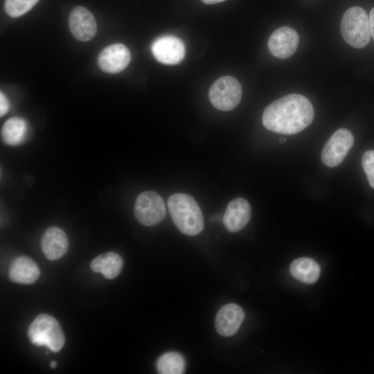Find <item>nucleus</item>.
<instances>
[{"instance_id":"1","label":"nucleus","mask_w":374,"mask_h":374,"mask_svg":"<svg viewBox=\"0 0 374 374\" xmlns=\"http://www.w3.org/2000/svg\"><path fill=\"white\" fill-rule=\"evenodd\" d=\"M314 111L305 96L292 93L269 104L264 110L262 122L268 130L283 134H295L311 124Z\"/></svg>"},{"instance_id":"2","label":"nucleus","mask_w":374,"mask_h":374,"mask_svg":"<svg viewBox=\"0 0 374 374\" xmlns=\"http://www.w3.org/2000/svg\"><path fill=\"white\" fill-rule=\"evenodd\" d=\"M168 206L174 224L181 233L193 236L203 230V214L192 196L186 193L173 194L168 199Z\"/></svg>"},{"instance_id":"3","label":"nucleus","mask_w":374,"mask_h":374,"mask_svg":"<svg viewBox=\"0 0 374 374\" xmlns=\"http://www.w3.org/2000/svg\"><path fill=\"white\" fill-rule=\"evenodd\" d=\"M340 29L344 39L352 47L362 48L370 42L369 18L361 7H351L344 12Z\"/></svg>"},{"instance_id":"4","label":"nucleus","mask_w":374,"mask_h":374,"mask_svg":"<svg viewBox=\"0 0 374 374\" xmlns=\"http://www.w3.org/2000/svg\"><path fill=\"white\" fill-rule=\"evenodd\" d=\"M28 337L32 344L48 347L58 352L64 344V335L58 321L52 316L42 314L37 317L28 328Z\"/></svg>"},{"instance_id":"5","label":"nucleus","mask_w":374,"mask_h":374,"mask_svg":"<svg viewBox=\"0 0 374 374\" xmlns=\"http://www.w3.org/2000/svg\"><path fill=\"white\" fill-rule=\"evenodd\" d=\"M242 89L239 81L229 75L215 80L210 87L208 98L211 104L221 111H230L240 102Z\"/></svg>"},{"instance_id":"6","label":"nucleus","mask_w":374,"mask_h":374,"mask_svg":"<svg viewBox=\"0 0 374 374\" xmlns=\"http://www.w3.org/2000/svg\"><path fill=\"white\" fill-rule=\"evenodd\" d=\"M136 220L144 226H154L161 222L166 215V207L161 197L148 190L139 195L134 204Z\"/></svg>"},{"instance_id":"7","label":"nucleus","mask_w":374,"mask_h":374,"mask_svg":"<svg viewBox=\"0 0 374 374\" xmlns=\"http://www.w3.org/2000/svg\"><path fill=\"white\" fill-rule=\"evenodd\" d=\"M354 143V137L347 129L341 128L334 132L326 143L322 152L321 160L328 167L340 164Z\"/></svg>"},{"instance_id":"8","label":"nucleus","mask_w":374,"mask_h":374,"mask_svg":"<svg viewBox=\"0 0 374 374\" xmlns=\"http://www.w3.org/2000/svg\"><path fill=\"white\" fill-rule=\"evenodd\" d=\"M151 51L158 62L167 65H175L183 60L185 46L179 37L166 35L154 40Z\"/></svg>"},{"instance_id":"9","label":"nucleus","mask_w":374,"mask_h":374,"mask_svg":"<svg viewBox=\"0 0 374 374\" xmlns=\"http://www.w3.org/2000/svg\"><path fill=\"white\" fill-rule=\"evenodd\" d=\"M299 36L297 32L288 26L275 30L268 40L270 53L276 57L285 59L292 56L297 49Z\"/></svg>"},{"instance_id":"10","label":"nucleus","mask_w":374,"mask_h":374,"mask_svg":"<svg viewBox=\"0 0 374 374\" xmlns=\"http://www.w3.org/2000/svg\"><path fill=\"white\" fill-rule=\"evenodd\" d=\"M130 60L131 54L128 48L117 43L107 46L100 51L98 64L104 72L117 73L124 70Z\"/></svg>"},{"instance_id":"11","label":"nucleus","mask_w":374,"mask_h":374,"mask_svg":"<svg viewBox=\"0 0 374 374\" xmlns=\"http://www.w3.org/2000/svg\"><path fill=\"white\" fill-rule=\"evenodd\" d=\"M69 25L73 36L81 42L91 40L97 32V24L93 15L83 6H76L71 10Z\"/></svg>"},{"instance_id":"12","label":"nucleus","mask_w":374,"mask_h":374,"mask_svg":"<svg viewBox=\"0 0 374 374\" xmlns=\"http://www.w3.org/2000/svg\"><path fill=\"white\" fill-rule=\"evenodd\" d=\"M244 317L243 309L237 304L229 303L217 312L215 326L219 335L230 337L239 330Z\"/></svg>"},{"instance_id":"13","label":"nucleus","mask_w":374,"mask_h":374,"mask_svg":"<svg viewBox=\"0 0 374 374\" xmlns=\"http://www.w3.org/2000/svg\"><path fill=\"white\" fill-rule=\"evenodd\" d=\"M251 214V206L243 198H235L231 201L226 208L223 223L229 232L242 230L249 222Z\"/></svg>"},{"instance_id":"14","label":"nucleus","mask_w":374,"mask_h":374,"mask_svg":"<svg viewBox=\"0 0 374 374\" xmlns=\"http://www.w3.org/2000/svg\"><path fill=\"white\" fill-rule=\"evenodd\" d=\"M41 247L46 258L50 260H57L68 251V237L62 229L57 226L49 227L42 235Z\"/></svg>"},{"instance_id":"15","label":"nucleus","mask_w":374,"mask_h":374,"mask_svg":"<svg viewBox=\"0 0 374 374\" xmlns=\"http://www.w3.org/2000/svg\"><path fill=\"white\" fill-rule=\"evenodd\" d=\"M10 279L17 283L32 284L39 276L36 263L27 256H19L13 260L9 268Z\"/></svg>"},{"instance_id":"16","label":"nucleus","mask_w":374,"mask_h":374,"mask_svg":"<svg viewBox=\"0 0 374 374\" xmlns=\"http://www.w3.org/2000/svg\"><path fill=\"white\" fill-rule=\"evenodd\" d=\"M123 261L120 255L110 251L96 257L91 262V269L101 273L106 278L113 279L120 274Z\"/></svg>"},{"instance_id":"17","label":"nucleus","mask_w":374,"mask_h":374,"mask_svg":"<svg viewBox=\"0 0 374 374\" xmlns=\"http://www.w3.org/2000/svg\"><path fill=\"white\" fill-rule=\"evenodd\" d=\"M291 274L296 280L306 284L315 283L320 276V267L312 258L302 257L293 260L290 265Z\"/></svg>"},{"instance_id":"18","label":"nucleus","mask_w":374,"mask_h":374,"mask_svg":"<svg viewBox=\"0 0 374 374\" xmlns=\"http://www.w3.org/2000/svg\"><path fill=\"white\" fill-rule=\"evenodd\" d=\"M28 136V124L22 118L12 117L7 120L1 129L3 142L9 145H19L25 142Z\"/></svg>"},{"instance_id":"19","label":"nucleus","mask_w":374,"mask_h":374,"mask_svg":"<svg viewBox=\"0 0 374 374\" xmlns=\"http://www.w3.org/2000/svg\"><path fill=\"white\" fill-rule=\"evenodd\" d=\"M185 368L184 357L175 351L163 354L157 362V370L161 374H181Z\"/></svg>"},{"instance_id":"20","label":"nucleus","mask_w":374,"mask_h":374,"mask_svg":"<svg viewBox=\"0 0 374 374\" xmlns=\"http://www.w3.org/2000/svg\"><path fill=\"white\" fill-rule=\"evenodd\" d=\"M39 0H6L4 9L11 17H17L31 10Z\"/></svg>"},{"instance_id":"21","label":"nucleus","mask_w":374,"mask_h":374,"mask_svg":"<svg viewBox=\"0 0 374 374\" xmlns=\"http://www.w3.org/2000/svg\"><path fill=\"white\" fill-rule=\"evenodd\" d=\"M362 166L370 186L374 188V150H368L363 154Z\"/></svg>"},{"instance_id":"22","label":"nucleus","mask_w":374,"mask_h":374,"mask_svg":"<svg viewBox=\"0 0 374 374\" xmlns=\"http://www.w3.org/2000/svg\"><path fill=\"white\" fill-rule=\"evenodd\" d=\"M9 110V102L4 95V93L0 92V116H4Z\"/></svg>"},{"instance_id":"23","label":"nucleus","mask_w":374,"mask_h":374,"mask_svg":"<svg viewBox=\"0 0 374 374\" xmlns=\"http://www.w3.org/2000/svg\"><path fill=\"white\" fill-rule=\"evenodd\" d=\"M368 18L370 23L371 35L374 39V7L371 9Z\"/></svg>"},{"instance_id":"24","label":"nucleus","mask_w":374,"mask_h":374,"mask_svg":"<svg viewBox=\"0 0 374 374\" xmlns=\"http://www.w3.org/2000/svg\"><path fill=\"white\" fill-rule=\"evenodd\" d=\"M201 1H203L206 4H214V3L224 1L225 0H201Z\"/></svg>"},{"instance_id":"25","label":"nucleus","mask_w":374,"mask_h":374,"mask_svg":"<svg viewBox=\"0 0 374 374\" xmlns=\"http://www.w3.org/2000/svg\"><path fill=\"white\" fill-rule=\"evenodd\" d=\"M56 366H57V362L55 361L51 362L50 363L51 368H54L56 367Z\"/></svg>"},{"instance_id":"26","label":"nucleus","mask_w":374,"mask_h":374,"mask_svg":"<svg viewBox=\"0 0 374 374\" xmlns=\"http://www.w3.org/2000/svg\"><path fill=\"white\" fill-rule=\"evenodd\" d=\"M280 143H285L286 142V139L285 138H281L279 140Z\"/></svg>"}]
</instances>
